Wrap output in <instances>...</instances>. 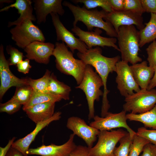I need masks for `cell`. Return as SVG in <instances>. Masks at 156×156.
Instances as JSON below:
<instances>
[{"instance_id":"obj_6","label":"cell","mask_w":156,"mask_h":156,"mask_svg":"<svg viewBox=\"0 0 156 156\" xmlns=\"http://www.w3.org/2000/svg\"><path fill=\"white\" fill-rule=\"evenodd\" d=\"M123 110L134 114H140L151 110L156 104V90L141 89L125 97Z\"/></svg>"},{"instance_id":"obj_4","label":"cell","mask_w":156,"mask_h":156,"mask_svg":"<svg viewBox=\"0 0 156 156\" xmlns=\"http://www.w3.org/2000/svg\"><path fill=\"white\" fill-rule=\"evenodd\" d=\"M117 38L122 60L132 65L142 62V58L138 56L139 32L134 25L120 27Z\"/></svg>"},{"instance_id":"obj_35","label":"cell","mask_w":156,"mask_h":156,"mask_svg":"<svg viewBox=\"0 0 156 156\" xmlns=\"http://www.w3.org/2000/svg\"><path fill=\"white\" fill-rule=\"evenodd\" d=\"M137 134L148 140L150 143L156 145V130H149L145 127L139 128Z\"/></svg>"},{"instance_id":"obj_43","label":"cell","mask_w":156,"mask_h":156,"mask_svg":"<svg viewBox=\"0 0 156 156\" xmlns=\"http://www.w3.org/2000/svg\"><path fill=\"white\" fill-rule=\"evenodd\" d=\"M153 68L154 70V73L147 88V90H148L154 89L156 87V66H154Z\"/></svg>"},{"instance_id":"obj_28","label":"cell","mask_w":156,"mask_h":156,"mask_svg":"<svg viewBox=\"0 0 156 156\" xmlns=\"http://www.w3.org/2000/svg\"><path fill=\"white\" fill-rule=\"evenodd\" d=\"M33 92L32 88L29 85L16 87L15 94L12 98L23 105L30 100Z\"/></svg>"},{"instance_id":"obj_44","label":"cell","mask_w":156,"mask_h":156,"mask_svg":"<svg viewBox=\"0 0 156 156\" xmlns=\"http://www.w3.org/2000/svg\"><path fill=\"white\" fill-rule=\"evenodd\" d=\"M6 156H24L19 151L11 147Z\"/></svg>"},{"instance_id":"obj_26","label":"cell","mask_w":156,"mask_h":156,"mask_svg":"<svg viewBox=\"0 0 156 156\" xmlns=\"http://www.w3.org/2000/svg\"><path fill=\"white\" fill-rule=\"evenodd\" d=\"M62 99L59 96L50 92L43 93L33 91L32 95L29 101L23 105L22 109L24 111L36 105L47 102L55 103Z\"/></svg>"},{"instance_id":"obj_16","label":"cell","mask_w":156,"mask_h":156,"mask_svg":"<svg viewBox=\"0 0 156 156\" xmlns=\"http://www.w3.org/2000/svg\"><path fill=\"white\" fill-rule=\"evenodd\" d=\"M75 136L73 133L70 134L68 140L61 145L43 144L36 148H29L27 154L41 156H69L77 146L74 142Z\"/></svg>"},{"instance_id":"obj_24","label":"cell","mask_w":156,"mask_h":156,"mask_svg":"<svg viewBox=\"0 0 156 156\" xmlns=\"http://www.w3.org/2000/svg\"><path fill=\"white\" fill-rule=\"evenodd\" d=\"M127 120L140 122L143 124L144 127L156 130V104L150 110L140 114H134L131 113L126 114Z\"/></svg>"},{"instance_id":"obj_17","label":"cell","mask_w":156,"mask_h":156,"mask_svg":"<svg viewBox=\"0 0 156 156\" xmlns=\"http://www.w3.org/2000/svg\"><path fill=\"white\" fill-rule=\"evenodd\" d=\"M55 45L51 42L34 41L24 49L25 56L29 60H34L41 64H47L53 55Z\"/></svg>"},{"instance_id":"obj_2","label":"cell","mask_w":156,"mask_h":156,"mask_svg":"<svg viewBox=\"0 0 156 156\" xmlns=\"http://www.w3.org/2000/svg\"><path fill=\"white\" fill-rule=\"evenodd\" d=\"M62 5L67 7L72 12L74 18L73 26L76 25L79 21L83 23L89 31H92L94 27L104 30L106 34L111 37L117 38V33L109 22L103 19L106 12L103 10H88L84 6L80 7L70 2L65 1Z\"/></svg>"},{"instance_id":"obj_38","label":"cell","mask_w":156,"mask_h":156,"mask_svg":"<svg viewBox=\"0 0 156 156\" xmlns=\"http://www.w3.org/2000/svg\"><path fill=\"white\" fill-rule=\"evenodd\" d=\"M89 149L87 146H77L69 156H89Z\"/></svg>"},{"instance_id":"obj_25","label":"cell","mask_w":156,"mask_h":156,"mask_svg":"<svg viewBox=\"0 0 156 156\" xmlns=\"http://www.w3.org/2000/svg\"><path fill=\"white\" fill-rule=\"evenodd\" d=\"M48 91L49 92L60 96L62 99L68 100L71 88L68 86L58 80L52 73L51 75Z\"/></svg>"},{"instance_id":"obj_40","label":"cell","mask_w":156,"mask_h":156,"mask_svg":"<svg viewBox=\"0 0 156 156\" xmlns=\"http://www.w3.org/2000/svg\"><path fill=\"white\" fill-rule=\"evenodd\" d=\"M141 156H156V145L150 143L144 147Z\"/></svg>"},{"instance_id":"obj_39","label":"cell","mask_w":156,"mask_h":156,"mask_svg":"<svg viewBox=\"0 0 156 156\" xmlns=\"http://www.w3.org/2000/svg\"><path fill=\"white\" fill-rule=\"evenodd\" d=\"M29 60L27 58L20 62L16 65L18 70L24 74L28 73L31 66L29 64Z\"/></svg>"},{"instance_id":"obj_8","label":"cell","mask_w":156,"mask_h":156,"mask_svg":"<svg viewBox=\"0 0 156 156\" xmlns=\"http://www.w3.org/2000/svg\"><path fill=\"white\" fill-rule=\"evenodd\" d=\"M127 132L122 129L100 131L97 143L89 148V156H114L117 144Z\"/></svg>"},{"instance_id":"obj_30","label":"cell","mask_w":156,"mask_h":156,"mask_svg":"<svg viewBox=\"0 0 156 156\" xmlns=\"http://www.w3.org/2000/svg\"><path fill=\"white\" fill-rule=\"evenodd\" d=\"M71 1L75 3L83 4L84 7L88 10H91L99 7L107 12H110L113 11L108 0H74Z\"/></svg>"},{"instance_id":"obj_23","label":"cell","mask_w":156,"mask_h":156,"mask_svg":"<svg viewBox=\"0 0 156 156\" xmlns=\"http://www.w3.org/2000/svg\"><path fill=\"white\" fill-rule=\"evenodd\" d=\"M151 15L149 22L145 24L146 26L142 29L139 31L140 47L156 39V14L151 13Z\"/></svg>"},{"instance_id":"obj_7","label":"cell","mask_w":156,"mask_h":156,"mask_svg":"<svg viewBox=\"0 0 156 156\" xmlns=\"http://www.w3.org/2000/svg\"><path fill=\"white\" fill-rule=\"evenodd\" d=\"M10 32L16 45L24 49L34 41L44 42L45 40L41 30L30 20L16 25L10 30Z\"/></svg>"},{"instance_id":"obj_15","label":"cell","mask_w":156,"mask_h":156,"mask_svg":"<svg viewBox=\"0 0 156 156\" xmlns=\"http://www.w3.org/2000/svg\"><path fill=\"white\" fill-rule=\"evenodd\" d=\"M66 127L75 135L82 139L90 148L93 147L100 132L97 129L88 125L83 119L77 116L68 118Z\"/></svg>"},{"instance_id":"obj_20","label":"cell","mask_w":156,"mask_h":156,"mask_svg":"<svg viewBox=\"0 0 156 156\" xmlns=\"http://www.w3.org/2000/svg\"><path fill=\"white\" fill-rule=\"evenodd\" d=\"M32 2L30 0H16L14 3L0 10V12H2L7 11L10 8H14L18 10L20 14L19 17L16 20L8 23V27L18 25L27 20L32 21L36 20V18L33 14Z\"/></svg>"},{"instance_id":"obj_33","label":"cell","mask_w":156,"mask_h":156,"mask_svg":"<svg viewBox=\"0 0 156 156\" xmlns=\"http://www.w3.org/2000/svg\"><path fill=\"white\" fill-rule=\"evenodd\" d=\"M21 105L12 98L5 103L0 104V112L12 114L18 111Z\"/></svg>"},{"instance_id":"obj_29","label":"cell","mask_w":156,"mask_h":156,"mask_svg":"<svg viewBox=\"0 0 156 156\" xmlns=\"http://www.w3.org/2000/svg\"><path fill=\"white\" fill-rule=\"evenodd\" d=\"M150 142L147 139L135 135L129 148L128 156H139L144 146Z\"/></svg>"},{"instance_id":"obj_18","label":"cell","mask_w":156,"mask_h":156,"mask_svg":"<svg viewBox=\"0 0 156 156\" xmlns=\"http://www.w3.org/2000/svg\"><path fill=\"white\" fill-rule=\"evenodd\" d=\"M62 0H34V9L37 23L40 25L46 22L47 15L52 13L62 16L64 10L62 5Z\"/></svg>"},{"instance_id":"obj_36","label":"cell","mask_w":156,"mask_h":156,"mask_svg":"<svg viewBox=\"0 0 156 156\" xmlns=\"http://www.w3.org/2000/svg\"><path fill=\"white\" fill-rule=\"evenodd\" d=\"M149 66L153 68L156 66V41L155 40L146 49Z\"/></svg>"},{"instance_id":"obj_9","label":"cell","mask_w":156,"mask_h":156,"mask_svg":"<svg viewBox=\"0 0 156 156\" xmlns=\"http://www.w3.org/2000/svg\"><path fill=\"white\" fill-rule=\"evenodd\" d=\"M126 113L123 110L117 113L108 112L103 117L95 116L93 118L94 121L91 122L89 125L100 131H109L116 128L123 127L127 130L131 137L133 138L136 132L128 125Z\"/></svg>"},{"instance_id":"obj_21","label":"cell","mask_w":156,"mask_h":156,"mask_svg":"<svg viewBox=\"0 0 156 156\" xmlns=\"http://www.w3.org/2000/svg\"><path fill=\"white\" fill-rule=\"evenodd\" d=\"M55 103L47 102L38 104L25 112L28 117L36 125L51 118L54 114Z\"/></svg>"},{"instance_id":"obj_5","label":"cell","mask_w":156,"mask_h":156,"mask_svg":"<svg viewBox=\"0 0 156 156\" xmlns=\"http://www.w3.org/2000/svg\"><path fill=\"white\" fill-rule=\"evenodd\" d=\"M103 86L102 79L97 73L94 71L91 65H86L85 72L81 83L76 87L81 90L85 93L88 105V119L95 116L94 103L99 100L103 92L100 89Z\"/></svg>"},{"instance_id":"obj_10","label":"cell","mask_w":156,"mask_h":156,"mask_svg":"<svg viewBox=\"0 0 156 156\" xmlns=\"http://www.w3.org/2000/svg\"><path fill=\"white\" fill-rule=\"evenodd\" d=\"M127 62L120 60L116 64V82L120 94L125 97L139 91L141 89L136 82Z\"/></svg>"},{"instance_id":"obj_37","label":"cell","mask_w":156,"mask_h":156,"mask_svg":"<svg viewBox=\"0 0 156 156\" xmlns=\"http://www.w3.org/2000/svg\"><path fill=\"white\" fill-rule=\"evenodd\" d=\"M145 12L156 14V0H140Z\"/></svg>"},{"instance_id":"obj_3","label":"cell","mask_w":156,"mask_h":156,"mask_svg":"<svg viewBox=\"0 0 156 156\" xmlns=\"http://www.w3.org/2000/svg\"><path fill=\"white\" fill-rule=\"evenodd\" d=\"M64 42H57L53 55L55 57L57 68L61 72L71 76L78 85L81 82L86 65L80 59H75Z\"/></svg>"},{"instance_id":"obj_32","label":"cell","mask_w":156,"mask_h":156,"mask_svg":"<svg viewBox=\"0 0 156 156\" xmlns=\"http://www.w3.org/2000/svg\"><path fill=\"white\" fill-rule=\"evenodd\" d=\"M7 52L10 55L8 62L9 66L16 65L20 62L23 60L24 57L22 52L11 45L7 46Z\"/></svg>"},{"instance_id":"obj_14","label":"cell","mask_w":156,"mask_h":156,"mask_svg":"<svg viewBox=\"0 0 156 156\" xmlns=\"http://www.w3.org/2000/svg\"><path fill=\"white\" fill-rule=\"evenodd\" d=\"M72 31L83 42L89 49L93 47H112L120 51L119 48L115 44L117 39L114 37L107 38L100 35L102 31L97 28L94 31H86L76 25L73 26Z\"/></svg>"},{"instance_id":"obj_42","label":"cell","mask_w":156,"mask_h":156,"mask_svg":"<svg viewBox=\"0 0 156 156\" xmlns=\"http://www.w3.org/2000/svg\"><path fill=\"white\" fill-rule=\"evenodd\" d=\"M16 138L15 137H14L12 139L10 140L5 147H0V156H6L9 150L14 142Z\"/></svg>"},{"instance_id":"obj_34","label":"cell","mask_w":156,"mask_h":156,"mask_svg":"<svg viewBox=\"0 0 156 156\" xmlns=\"http://www.w3.org/2000/svg\"><path fill=\"white\" fill-rule=\"evenodd\" d=\"M124 10L133 11L142 15L145 12L140 0H124Z\"/></svg>"},{"instance_id":"obj_31","label":"cell","mask_w":156,"mask_h":156,"mask_svg":"<svg viewBox=\"0 0 156 156\" xmlns=\"http://www.w3.org/2000/svg\"><path fill=\"white\" fill-rule=\"evenodd\" d=\"M133 139L127 132L119 141V146L116 147L114 151V156H128L129 147Z\"/></svg>"},{"instance_id":"obj_13","label":"cell","mask_w":156,"mask_h":156,"mask_svg":"<svg viewBox=\"0 0 156 156\" xmlns=\"http://www.w3.org/2000/svg\"><path fill=\"white\" fill-rule=\"evenodd\" d=\"M50 14L55 29L57 40H62L65 42L73 53L75 50L81 53L86 52L89 49L88 47L83 42L76 38L66 28L61 21L59 15L54 13Z\"/></svg>"},{"instance_id":"obj_22","label":"cell","mask_w":156,"mask_h":156,"mask_svg":"<svg viewBox=\"0 0 156 156\" xmlns=\"http://www.w3.org/2000/svg\"><path fill=\"white\" fill-rule=\"evenodd\" d=\"M134 79L141 89H147L153 78L154 70L148 66L146 61L130 66Z\"/></svg>"},{"instance_id":"obj_1","label":"cell","mask_w":156,"mask_h":156,"mask_svg":"<svg viewBox=\"0 0 156 156\" xmlns=\"http://www.w3.org/2000/svg\"><path fill=\"white\" fill-rule=\"evenodd\" d=\"M102 53V49L97 47L88 49L84 53L78 52L77 55L86 65H90L94 67L102 79L103 91L101 114V117H104L108 112L110 107L107 98V95L109 92L107 88V79L109 73L115 72L116 64L120 61V57L117 55L108 57L103 55Z\"/></svg>"},{"instance_id":"obj_41","label":"cell","mask_w":156,"mask_h":156,"mask_svg":"<svg viewBox=\"0 0 156 156\" xmlns=\"http://www.w3.org/2000/svg\"><path fill=\"white\" fill-rule=\"evenodd\" d=\"M113 10L122 11L124 10V0H108Z\"/></svg>"},{"instance_id":"obj_27","label":"cell","mask_w":156,"mask_h":156,"mask_svg":"<svg viewBox=\"0 0 156 156\" xmlns=\"http://www.w3.org/2000/svg\"><path fill=\"white\" fill-rule=\"evenodd\" d=\"M51 74V71L47 69L43 76L39 79H34L28 78V85L35 92L43 93L49 92L48 88Z\"/></svg>"},{"instance_id":"obj_19","label":"cell","mask_w":156,"mask_h":156,"mask_svg":"<svg viewBox=\"0 0 156 156\" xmlns=\"http://www.w3.org/2000/svg\"><path fill=\"white\" fill-rule=\"evenodd\" d=\"M61 114L60 112H56L49 119L36 124L33 131L24 138L14 142L12 147L20 152L24 156H28L27 152L29 146L38 134L52 122L59 120L61 118Z\"/></svg>"},{"instance_id":"obj_11","label":"cell","mask_w":156,"mask_h":156,"mask_svg":"<svg viewBox=\"0 0 156 156\" xmlns=\"http://www.w3.org/2000/svg\"><path fill=\"white\" fill-rule=\"evenodd\" d=\"M142 14L135 12L123 10L106 12L103 19L110 23L117 33L122 26L135 25L140 31L144 27Z\"/></svg>"},{"instance_id":"obj_45","label":"cell","mask_w":156,"mask_h":156,"mask_svg":"<svg viewBox=\"0 0 156 156\" xmlns=\"http://www.w3.org/2000/svg\"><path fill=\"white\" fill-rule=\"evenodd\" d=\"M13 2V1L11 0H1L0 1V3H11Z\"/></svg>"},{"instance_id":"obj_12","label":"cell","mask_w":156,"mask_h":156,"mask_svg":"<svg viewBox=\"0 0 156 156\" xmlns=\"http://www.w3.org/2000/svg\"><path fill=\"white\" fill-rule=\"evenodd\" d=\"M8 61L6 59L3 45L0 46V99L7 91L13 86L16 87L28 85V78L20 79L13 74L10 70Z\"/></svg>"}]
</instances>
